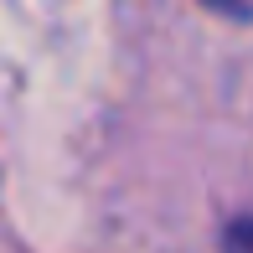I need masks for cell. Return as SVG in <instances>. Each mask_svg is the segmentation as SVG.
I'll return each mask as SVG.
<instances>
[{"mask_svg": "<svg viewBox=\"0 0 253 253\" xmlns=\"http://www.w3.org/2000/svg\"><path fill=\"white\" fill-rule=\"evenodd\" d=\"M227 253H253V217L227 227Z\"/></svg>", "mask_w": 253, "mask_h": 253, "instance_id": "6da1fadb", "label": "cell"}, {"mask_svg": "<svg viewBox=\"0 0 253 253\" xmlns=\"http://www.w3.org/2000/svg\"><path fill=\"white\" fill-rule=\"evenodd\" d=\"M202 5L222 10V16H233V21H253V0H202Z\"/></svg>", "mask_w": 253, "mask_h": 253, "instance_id": "7a4b0ae2", "label": "cell"}]
</instances>
